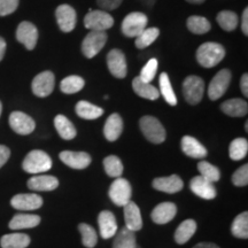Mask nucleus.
Returning a JSON list of instances; mask_svg holds the SVG:
<instances>
[{
    "instance_id": "21",
    "label": "nucleus",
    "mask_w": 248,
    "mask_h": 248,
    "mask_svg": "<svg viewBox=\"0 0 248 248\" xmlns=\"http://www.w3.org/2000/svg\"><path fill=\"white\" fill-rule=\"evenodd\" d=\"M27 186L31 191L49 192L58 188L59 181L57 177L51 175H37L32 176L27 183Z\"/></svg>"
},
{
    "instance_id": "40",
    "label": "nucleus",
    "mask_w": 248,
    "mask_h": 248,
    "mask_svg": "<svg viewBox=\"0 0 248 248\" xmlns=\"http://www.w3.org/2000/svg\"><path fill=\"white\" fill-rule=\"evenodd\" d=\"M160 36V30L157 28H146L140 35L136 37V46L139 49H144L153 44Z\"/></svg>"
},
{
    "instance_id": "15",
    "label": "nucleus",
    "mask_w": 248,
    "mask_h": 248,
    "mask_svg": "<svg viewBox=\"0 0 248 248\" xmlns=\"http://www.w3.org/2000/svg\"><path fill=\"white\" fill-rule=\"evenodd\" d=\"M58 26L63 32H70L75 29L77 14L76 11L69 5H60L55 11Z\"/></svg>"
},
{
    "instance_id": "9",
    "label": "nucleus",
    "mask_w": 248,
    "mask_h": 248,
    "mask_svg": "<svg viewBox=\"0 0 248 248\" xmlns=\"http://www.w3.org/2000/svg\"><path fill=\"white\" fill-rule=\"evenodd\" d=\"M232 74L229 69H222L214 76L208 86V97L210 100L215 101L225 94L226 90L230 85Z\"/></svg>"
},
{
    "instance_id": "52",
    "label": "nucleus",
    "mask_w": 248,
    "mask_h": 248,
    "mask_svg": "<svg viewBox=\"0 0 248 248\" xmlns=\"http://www.w3.org/2000/svg\"><path fill=\"white\" fill-rule=\"evenodd\" d=\"M187 2H190V4H194V5H200L202 4V2L206 1V0H186Z\"/></svg>"
},
{
    "instance_id": "7",
    "label": "nucleus",
    "mask_w": 248,
    "mask_h": 248,
    "mask_svg": "<svg viewBox=\"0 0 248 248\" xmlns=\"http://www.w3.org/2000/svg\"><path fill=\"white\" fill-rule=\"evenodd\" d=\"M106 31H91L82 43V52L85 58L92 59L104 48L107 43Z\"/></svg>"
},
{
    "instance_id": "51",
    "label": "nucleus",
    "mask_w": 248,
    "mask_h": 248,
    "mask_svg": "<svg viewBox=\"0 0 248 248\" xmlns=\"http://www.w3.org/2000/svg\"><path fill=\"white\" fill-rule=\"evenodd\" d=\"M193 248H219V247L213 243H200L195 245Z\"/></svg>"
},
{
    "instance_id": "18",
    "label": "nucleus",
    "mask_w": 248,
    "mask_h": 248,
    "mask_svg": "<svg viewBox=\"0 0 248 248\" xmlns=\"http://www.w3.org/2000/svg\"><path fill=\"white\" fill-rule=\"evenodd\" d=\"M190 188L195 195L204 200H213L216 198V188L213 183L204 179L201 176H197L191 179Z\"/></svg>"
},
{
    "instance_id": "29",
    "label": "nucleus",
    "mask_w": 248,
    "mask_h": 248,
    "mask_svg": "<svg viewBox=\"0 0 248 248\" xmlns=\"http://www.w3.org/2000/svg\"><path fill=\"white\" fill-rule=\"evenodd\" d=\"M75 109L77 115L83 120H97L104 114V109L101 107L95 106V105L85 100L77 102Z\"/></svg>"
},
{
    "instance_id": "49",
    "label": "nucleus",
    "mask_w": 248,
    "mask_h": 248,
    "mask_svg": "<svg viewBox=\"0 0 248 248\" xmlns=\"http://www.w3.org/2000/svg\"><path fill=\"white\" fill-rule=\"evenodd\" d=\"M240 89L245 97H248V75L244 74L240 78Z\"/></svg>"
},
{
    "instance_id": "33",
    "label": "nucleus",
    "mask_w": 248,
    "mask_h": 248,
    "mask_svg": "<svg viewBox=\"0 0 248 248\" xmlns=\"http://www.w3.org/2000/svg\"><path fill=\"white\" fill-rule=\"evenodd\" d=\"M187 29L194 35H203L210 30V22L206 17L199 16V15H192L186 21Z\"/></svg>"
},
{
    "instance_id": "5",
    "label": "nucleus",
    "mask_w": 248,
    "mask_h": 248,
    "mask_svg": "<svg viewBox=\"0 0 248 248\" xmlns=\"http://www.w3.org/2000/svg\"><path fill=\"white\" fill-rule=\"evenodd\" d=\"M108 194H109V198L113 201V203H115L116 206L124 207L129 201H131V184L125 178H115V181L111 183Z\"/></svg>"
},
{
    "instance_id": "26",
    "label": "nucleus",
    "mask_w": 248,
    "mask_h": 248,
    "mask_svg": "<svg viewBox=\"0 0 248 248\" xmlns=\"http://www.w3.org/2000/svg\"><path fill=\"white\" fill-rule=\"evenodd\" d=\"M42 219L38 215L33 214H16L9 222L11 230H22V229H32L39 225Z\"/></svg>"
},
{
    "instance_id": "44",
    "label": "nucleus",
    "mask_w": 248,
    "mask_h": 248,
    "mask_svg": "<svg viewBox=\"0 0 248 248\" xmlns=\"http://www.w3.org/2000/svg\"><path fill=\"white\" fill-rule=\"evenodd\" d=\"M232 183L235 186H247L248 184V164H244L239 169L235 170L232 175Z\"/></svg>"
},
{
    "instance_id": "2",
    "label": "nucleus",
    "mask_w": 248,
    "mask_h": 248,
    "mask_svg": "<svg viewBox=\"0 0 248 248\" xmlns=\"http://www.w3.org/2000/svg\"><path fill=\"white\" fill-rule=\"evenodd\" d=\"M22 168L26 172L37 175L46 172L52 168L51 156L44 151L33 150L27 154L22 162Z\"/></svg>"
},
{
    "instance_id": "12",
    "label": "nucleus",
    "mask_w": 248,
    "mask_h": 248,
    "mask_svg": "<svg viewBox=\"0 0 248 248\" xmlns=\"http://www.w3.org/2000/svg\"><path fill=\"white\" fill-rule=\"evenodd\" d=\"M107 66L110 74L116 78L122 79L126 76V59L125 54L119 48H114L109 51L107 55Z\"/></svg>"
},
{
    "instance_id": "38",
    "label": "nucleus",
    "mask_w": 248,
    "mask_h": 248,
    "mask_svg": "<svg viewBox=\"0 0 248 248\" xmlns=\"http://www.w3.org/2000/svg\"><path fill=\"white\" fill-rule=\"evenodd\" d=\"M248 152V141L246 138H235L231 141L229 147V154L231 160L240 161L246 157Z\"/></svg>"
},
{
    "instance_id": "42",
    "label": "nucleus",
    "mask_w": 248,
    "mask_h": 248,
    "mask_svg": "<svg viewBox=\"0 0 248 248\" xmlns=\"http://www.w3.org/2000/svg\"><path fill=\"white\" fill-rule=\"evenodd\" d=\"M78 230L82 235V243L85 247L93 248L98 243V234L97 231L92 228L91 225L86 223H80L78 225Z\"/></svg>"
},
{
    "instance_id": "16",
    "label": "nucleus",
    "mask_w": 248,
    "mask_h": 248,
    "mask_svg": "<svg viewBox=\"0 0 248 248\" xmlns=\"http://www.w3.org/2000/svg\"><path fill=\"white\" fill-rule=\"evenodd\" d=\"M60 160L66 166L73 169H85L88 168L91 163V156L85 152H73V151H63L61 152Z\"/></svg>"
},
{
    "instance_id": "13",
    "label": "nucleus",
    "mask_w": 248,
    "mask_h": 248,
    "mask_svg": "<svg viewBox=\"0 0 248 248\" xmlns=\"http://www.w3.org/2000/svg\"><path fill=\"white\" fill-rule=\"evenodd\" d=\"M16 39L21 44L26 46L27 49L32 51L36 47L37 42H38V30L35 24L24 21L18 24L16 30Z\"/></svg>"
},
{
    "instance_id": "31",
    "label": "nucleus",
    "mask_w": 248,
    "mask_h": 248,
    "mask_svg": "<svg viewBox=\"0 0 248 248\" xmlns=\"http://www.w3.org/2000/svg\"><path fill=\"white\" fill-rule=\"evenodd\" d=\"M30 243V237L26 233L5 234L0 239L1 248H27Z\"/></svg>"
},
{
    "instance_id": "27",
    "label": "nucleus",
    "mask_w": 248,
    "mask_h": 248,
    "mask_svg": "<svg viewBox=\"0 0 248 248\" xmlns=\"http://www.w3.org/2000/svg\"><path fill=\"white\" fill-rule=\"evenodd\" d=\"M132 89L139 97L147 99V100H156L160 97V91L152 85L151 83H146L138 77H135L132 80Z\"/></svg>"
},
{
    "instance_id": "54",
    "label": "nucleus",
    "mask_w": 248,
    "mask_h": 248,
    "mask_svg": "<svg viewBox=\"0 0 248 248\" xmlns=\"http://www.w3.org/2000/svg\"><path fill=\"white\" fill-rule=\"evenodd\" d=\"M1 111H2V105L1 102H0V116H1Z\"/></svg>"
},
{
    "instance_id": "35",
    "label": "nucleus",
    "mask_w": 248,
    "mask_h": 248,
    "mask_svg": "<svg viewBox=\"0 0 248 248\" xmlns=\"http://www.w3.org/2000/svg\"><path fill=\"white\" fill-rule=\"evenodd\" d=\"M159 84H160L161 94L163 95L164 100L168 102L170 106H176V105H177V97H176L175 92H173L171 82H170L168 74L167 73L161 74Z\"/></svg>"
},
{
    "instance_id": "36",
    "label": "nucleus",
    "mask_w": 248,
    "mask_h": 248,
    "mask_svg": "<svg viewBox=\"0 0 248 248\" xmlns=\"http://www.w3.org/2000/svg\"><path fill=\"white\" fill-rule=\"evenodd\" d=\"M104 168L105 171L109 177L119 178L123 173L124 167L122 161L116 155H109V156L104 159Z\"/></svg>"
},
{
    "instance_id": "1",
    "label": "nucleus",
    "mask_w": 248,
    "mask_h": 248,
    "mask_svg": "<svg viewBox=\"0 0 248 248\" xmlns=\"http://www.w3.org/2000/svg\"><path fill=\"white\" fill-rule=\"evenodd\" d=\"M225 57V48L218 43H203L197 49V60L200 66L213 68L217 66Z\"/></svg>"
},
{
    "instance_id": "53",
    "label": "nucleus",
    "mask_w": 248,
    "mask_h": 248,
    "mask_svg": "<svg viewBox=\"0 0 248 248\" xmlns=\"http://www.w3.org/2000/svg\"><path fill=\"white\" fill-rule=\"evenodd\" d=\"M245 130H246V132L248 131V122H246V124H245Z\"/></svg>"
},
{
    "instance_id": "4",
    "label": "nucleus",
    "mask_w": 248,
    "mask_h": 248,
    "mask_svg": "<svg viewBox=\"0 0 248 248\" xmlns=\"http://www.w3.org/2000/svg\"><path fill=\"white\" fill-rule=\"evenodd\" d=\"M183 94L187 104L198 105L204 94V82L199 76H187L183 83Z\"/></svg>"
},
{
    "instance_id": "3",
    "label": "nucleus",
    "mask_w": 248,
    "mask_h": 248,
    "mask_svg": "<svg viewBox=\"0 0 248 248\" xmlns=\"http://www.w3.org/2000/svg\"><path fill=\"white\" fill-rule=\"evenodd\" d=\"M139 126L142 135L148 141L153 144H162L167 138L166 129L156 117L154 116H144L139 121Z\"/></svg>"
},
{
    "instance_id": "11",
    "label": "nucleus",
    "mask_w": 248,
    "mask_h": 248,
    "mask_svg": "<svg viewBox=\"0 0 248 248\" xmlns=\"http://www.w3.org/2000/svg\"><path fill=\"white\" fill-rule=\"evenodd\" d=\"M9 125L14 132L22 136L30 135L36 128V123L32 117L27 115L23 111H13L9 115Z\"/></svg>"
},
{
    "instance_id": "37",
    "label": "nucleus",
    "mask_w": 248,
    "mask_h": 248,
    "mask_svg": "<svg viewBox=\"0 0 248 248\" xmlns=\"http://www.w3.org/2000/svg\"><path fill=\"white\" fill-rule=\"evenodd\" d=\"M84 85L85 82L82 77L77 75H71L62 79L60 89L66 94H74V93L79 92L80 90L84 88Z\"/></svg>"
},
{
    "instance_id": "30",
    "label": "nucleus",
    "mask_w": 248,
    "mask_h": 248,
    "mask_svg": "<svg viewBox=\"0 0 248 248\" xmlns=\"http://www.w3.org/2000/svg\"><path fill=\"white\" fill-rule=\"evenodd\" d=\"M197 228V222L194 219H185V221H183L175 232L176 243L178 245H184L187 243L194 235Z\"/></svg>"
},
{
    "instance_id": "17",
    "label": "nucleus",
    "mask_w": 248,
    "mask_h": 248,
    "mask_svg": "<svg viewBox=\"0 0 248 248\" xmlns=\"http://www.w3.org/2000/svg\"><path fill=\"white\" fill-rule=\"evenodd\" d=\"M99 231L102 239H110L117 232L116 217L109 210H102L98 216Z\"/></svg>"
},
{
    "instance_id": "47",
    "label": "nucleus",
    "mask_w": 248,
    "mask_h": 248,
    "mask_svg": "<svg viewBox=\"0 0 248 248\" xmlns=\"http://www.w3.org/2000/svg\"><path fill=\"white\" fill-rule=\"evenodd\" d=\"M9 156H11V150L7 146H5V145H0V168L5 166Z\"/></svg>"
},
{
    "instance_id": "45",
    "label": "nucleus",
    "mask_w": 248,
    "mask_h": 248,
    "mask_svg": "<svg viewBox=\"0 0 248 248\" xmlns=\"http://www.w3.org/2000/svg\"><path fill=\"white\" fill-rule=\"evenodd\" d=\"M18 7V0H0V16L14 13Z\"/></svg>"
},
{
    "instance_id": "39",
    "label": "nucleus",
    "mask_w": 248,
    "mask_h": 248,
    "mask_svg": "<svg viewBox=\"0 0 248 248\" xmlns=\"http://www.w3.org/2000/svg\"><path fill=\"white\" fill-rule=\"evenodd\" d=\"M217 22L219 27L225 31H233L238 27L239 18L238 15L232 11H222L217 15Z\"/></svg>"
},
{
    "instance_id": "6",
    "label": "nucleus",
    "mask_w": 248,
    "mask_h": 248,
    "mask_svg": "<svg viewBox=\"0 0 248 248\" xmlns=\"http://www.w3.org/2000/svg\"><path fill=\"white\" fill-rule=\"evenodd\" d=\"M148 23V18L144 13L140 12H132L124 17L122 22V32L124 36L130 37H137L146 29Z\"/></svg>"
},
{
    "instance_id": "23",
    "label": "nucleus",
    "mask_w": 248,
    "mask_h": 248,
    "mask_svg": "<svg viewBox=\"0 0 248 248\" xmlns=\"http://www.w3.org/2000/svg\"><path fill=\"white\" fill-rule=\"evenodd\" d=\"M181 145L184 154L190 157H193V159H203L208 154L207 148L198 139L191 137V136H184L182 138Z\"/></svg>"
},
{
    "instance_id": "48",
    "label": "nucleus",
    "mask_w": 248,
    "mask_h": 248,
    "mask_svg": "<svg viewBox=\"0 0 248 248\" xmlns=\"http://www.w3.org/2000/svg\"><path fill=\"white\" fill-rule=\"evenodd\" d=\"M241 30L245 35H248V9L245 8L243 12V17H241Z\"/></svg>"
},
{
    "instance_id": "19",
    "label": "nucleus",
    "mask_w": 248,
    "mask_h": 248,
    "mask_svg": "<svg viewBox=\"0 0 248 248\" xmlns=\"http://www.w3.org/2000/svg\"><path fill=\"white\" fill-rule=\"evenodd\" d=\"M152 186H153L155 190L160 192L173 194L182 191L184 183H183L182 178L178 175H170L168 177L155 178L153 183H152Z\"/></svg>"
},
{
    "instance_id": "20",
    "label": "nucleus",
    "mask_w": 248,
    "mask_h": 248,
    "mask_svg": "<svg viewBox=\"0 0 248 248\" xmlns=\"http://www.w3.org/2000/svg\"><path fill=\"white\" fill-rule=\"evenodd\" d=\"M177 206L173 202H162L157 204L151 214L152 221L156 224H167L175 218Z\"/></svg>"
},
{
    "instance_id": "10",
    "label": "nucleus",
    "mask_w": 248,
    "mask_h": 248,
    "mask_svg": "<svg viewBox=\"0 0 248 248\" xmlns=\"http://www.w3.org/2000/svg\"><path fill=\"white\" fill-rule=\"evenodd\" d=\"M55 85V77L52 71L46 70L43 71L33 78L31 83V90H32L33 94L39 98L48 97L54 90Z\"/></svg>"
},
{
    "instance_id": "28",
    "label": "nucleus",
    "mask_w": 248,
    "mask_h": 248,
    "mask_svg": "<svg viewBox=\"0 0 248 248\" xmlns=\"http://www.w3.org/2000/svg\"><path fill=\"white\" fill-rule=\"evenodd\" d=\"M54 126L60 137L64 140H71L77 136V130L73 122L64 115H57L54 119Z\"/></svg>"
},
{
    "instance_id": "32",
    "label": "nucleus",
    "mask_w": 248,
    "mask_h": 248,
    "mask_svg": "<svg viewBox=\"0 0 248 248\" xmlns=\"http://www.w3.org/2000/svg\"><path fill=\"white\" fill-rule=\"evenodd\" d=\"M115 239L113 243V248H138L136 241L135 232L129 229L123 228L114 235Z\"/></svg>"
},
{
    "instance_id": "24",
    "label": "nucleus",
    "mask_w": 248,
    "mask_h": 248,
    "mask_svg": "<svg viewBox=\"0 0 248 248\" xmlns=\"http://www.w3.org/2000/svg\"><path fill=\"white\" fill-rule=\"evenodd\" d=\"M123 132V120L117 113L108 117L104 126V135L108 141H116Z\"/></svg>"
},
{
    "instance_id": "22",
    "label": "nucleus",
    "mask_w": 248,
    "mask_h": 248,
    "mask_svg": "<svg viewBox=\"0 0 248 248\" xmlns=\"http://www.w3.org/2000/svg\"><path fill=\"white\" fill-rule=\"evenodd\" d=\"M124 208V221H125V228L133 232L141 230L142 218L139 207L132 201H129Z\"/></svg>"
},
{
    "instance_id": "25",
    "label": "nucleus",
    "mask_w": 248,
    "mask_h": 248,
    "mask_svg": "<svg viewBox=\"0 0 248 248\" xmlns=\"http://www.w3.org/2000/svg\"><path fill=\"white\" fill-rule=\"evenodd\" d=\"M221 110L228 116L243 117L245 115H247L248 105L247 101H245L244 99H229V100L224 101L221 105Z\"/></svg>"
},
{
    "instance_id": "8",
    "label": "nucleus",
    "mask_w": 248,
    "mask_h": 248,
    "mask_svg": "<svg viewBox=\"0 0 248 248\" xmlns=\"http://www.w3.org/2000/svg\"><path fill=\"white\" fill-rule=\"evenodd\" d=\"M84 26L91 31H106L114 26V18L105 11H91L85 15Z\"/></svg>"
},
{
    "instance_id": "46",
    "label": "nucleus",
    "mask_w": 248,
    "mask_h": 248,
    "mask_svg": "<svg viewBox=\"0 0 248 248\" xmlns=\"http://www.w3.org/2000/svg\"><path fill=\"white\" fill-rule=\"evenodd\" d=\"M123 0H97V4L100 8L104 9L105 12L114 11V9L119 8Z\"/></svg>"
},
{
    "instance_id": "43",
    "label": "nucleus",
    "mask_w": 248,
    "mask_h": 248,
    "mask_svg": "<svg viewBox=\"0 0 248 248\" xmlns=\"http://www.w3.org/2000/svg\"><path fill=\"white\" fill-rule=\"evenodd\" d=\"M157 66H159V63H157L156 59H151V60L145 64V67L141 69L139 78L146 83H151L152 80L154 79L155 75H156Z\"/></svg>"
},
{
    "instance_id": "41",
    "label": "nucleus",
    "mask_w": 248,
    "mask_h": 248,
    "mask_svg": "<svg viewBox=\"0 0 248 248\" xmlns=\"http://www.w3.org/2000/svg\"><path fill=\"white\" fill-rule=\"evenodd\" d=\"M198 170H199L201 177L207 179V181L213 183V184L218 182L219 178H221V172H219L218 168L213 166L212 163L207 162V161H200L198 163Z\"/></svg>"
},
{
    "instance_id": "14",
    "label": "nucleus",
    "mask_w": 248,
    "mask_h": 248,
    "mask_svg": "<svg viewBox=\"0 0 248 248\" xmlns=\"http://www.w3.org/2000/svg\"><path fill=\"white\" fill-rule=\"evenodd\" d=\"M12 207L21 212L39 209L43 206V198L35 193L16 194L11 200Z\"/></svg>"
},
{
    "instance_id": "34",
    "label": "nucleus",
    "mask_w": 248,
    "mask_h": 248,
    "mask_svg": "<svg viewBox=\"0 0 248 248\" xmlns=\"http://www.w3.org/2000/svg\"><path fill=\"white\" fill-rule=\"evenodd\" d=\"M231 233L239 239L248 238V213L244 212L233 219L231 225Z\"/></svg>"
},
{
    "instance_id": "50",
    "label": "nucleus",
    "mask_w": 248,
    "mask_h": 248,
    "mask_svg": "<svg viewBox=\"0 0 248 248\" xmlns=\"http://www.w3.org/2000/svg\"><path fill=\"white\" fill-rule=\"evenodd\" d=\"M5 52H6V42L2 37H0V61L4 59Z\"/></svg>"
}]
</instances>
